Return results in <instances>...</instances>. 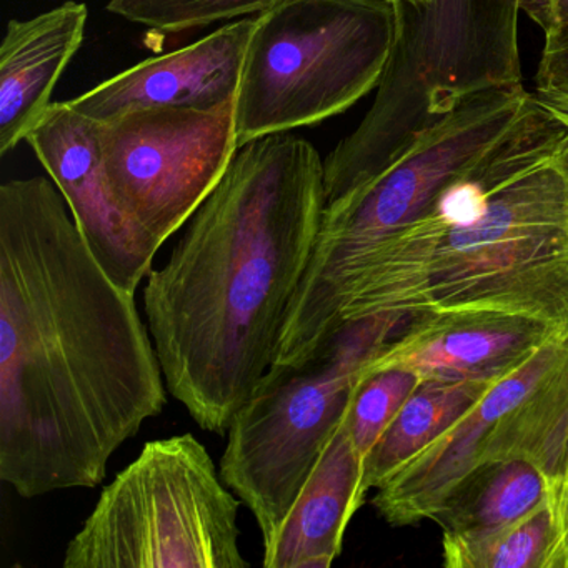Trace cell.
Returning <instances> with one entry per match:
<instances>
[{
  "instance_id": "obj_1",
  "label": "cell",
  "mask_w": 568,
  "mask_h": 568,
  "mask_svg": "<svg viewBox=\"0 0 568 568\" xmlns=\"http://www.w3.org/2000/svg\"><path fill=\"white\" fill-rule=\"evenodd\" d=\"M135 294L115 284L58 185L0 187V480L22 498L104 481L168 404Z\"/></svg>"
},
{
  "instance_id": "obj_2",
  "label": "cell",
  "mask_w": 568,
  "mask_h": 568,
  "mask_svg": "<svg viewBox=\"0 0 568 568\" xmlns=\"http://www.w3.org/2000/svg\"><path fill=\"white\" fill-rule=\"evenodd\" d=\"M325 205L311 142L255 139L149 274L145 318L168 392L204 430L227 434L274 365Z\"/></svg>"
},
{
  "instance_id": "obj_3",
  "label": "cell",
  "mask_w": 568,
  "mask_h": 568,
  "mask_svg": "<svg viewBox=\"0 0 568 568\" xmlns=\"http://www.w3.org/2000/svg\"><path fill=\"white\" fill-rule=\"evenodd\" d=\"M491 311L568 335V129L530 108L407 227L355 264L338 325Z\"/></svg>"
},
{
  "instance_id": "obj_4",
  "label": "cell",
  "mask_w": 568,
  "mask_h": 568,
  "mask_svg": "<svg viewBox=\"0 0 568 568\" xmlns=\"http://www.w3.org/2000/svg\"><path fill=\"white\" fill-rule=\"evenodd\" d=\"M521 2L395 4L397 34L374 104L324 161L327 204L371 181L428 125L464 102L524 88L518 51Z\"/></svg>"
},
{
  "instance_id": "obj_5",
  "label": "cell",
  "mask_w": 568,
  "mask_h": 568,
  "mask_svg": "<svg viewBox=\"0 0 568 568\" xmlns=\"http://www.w3.org/2000/svg\"><path fill=\"white\" fill-rule=\"evenodd\" d=\"M534 98L520 88L464 102L428 125L371 181L325 205L274 365L304 364L341 331L338 297L355 264L420 217L452 181L514 128Z\"/></svg>"
},
{
  "instance_id": "obj_6",
  "label": "cell",
  "mask_w": 568,
  "mask_h": 568,
  "mask_svg": "<svg viewBox=\"0 0 568 568\" xmlns=\"http://www.w3.org/2000/svg\"><path fill=\"white\" fill-rule=\"evenodd\" d=\"M395 34L390 0H281L262 12L235 99L239 149L348 111L381 84Z\"/></svg>"
},
{
  "instance_id": "obj_7",
  "label": "cell",
  "mask_w": 568,
  "mask_h": 568,
  "mask_svg": "<svg viewBox=\"0 0 568 568\" xmlns=\"http://www.w3.org/2000/svg\"><path fill=\"white\" fill-rule=\"evenodd\" d=\"M412 315L381 312L345 322L304 364L272 365L227 430L221 475L254 514L268 544L344 417L368 362Z\"/></svg>"
},
{
  "instance_id": "obj_8",
  "label": "cell",
  "mask_w": 568,
  "mask_h": 568,
  "mask_svg": "<svg viewBox=\"0 0 568 568\" xmlns=\"http://www.w3.org/2000/svg\"><path fill=\"white\" fill-rule=\"evenodd\" d=\"M241 504L194 435L148 442L104 487L62 567H248Z\"/></svg>"
},
{
  "instance_id": "obj_9",
  "label": "cell",
  "mask_w": 568,
  "mask_h": 568,
  "mask_svg": "<svg viewBox=\"0 0 568 568\" xmlns=\"http://www.w3.org/2000/svg\"><path fill=\"white\" fill-rule=\"evenodd\" d=\"M98 124L112 194L158 248L187 224L239 151L235 104L145 109Z\"/></svg>"
},
{
  "instance_id": "obj_10",
  "label": "cell",
  "mask_w": 568,
  "mask_h": 568,
  "mask_svg": "<svg viewBox=\"0 0 568 568\" xmlns=\"http://www.w3.org/2000/svg\"><path fill=\"white\" fill-rule=\"evenodd\" d=\"M26 141L68 202L82 237L109 277L135 294L159 248L112 194L102 164L99 124L55 102Z\"/></svg>"
},
{
  "instance_id": "obj_11",
  "label": "cell",
  "mask_w": 568,
  "mask_h": 568,
  "mask_svg": "<svg viewBox=\"0 0 568 568\" xmlns=\"http://www.w3.org/2000/svg\"><path fill=\"white\" fill-rule=\"evenodd\" d=\"M568 335L541 345L517 371L495 382L447 432L377 488L374 507L394 527L434 520L448 495L481 464L498 422L564 358Z\"/></svg>"
},
{
  "instance_id": "obj_12",
  "label": "cell",
  "mask_w": 568,
  "mask_h": 568,
  "mask_svg": "<svg viewBox=\"0 0 568 568\" xmlns=\"http://www.w3.org/2000/svg\"><path fill=\"white\" fill-rule=\"evenodd\" d=\"M557 335L564 334L525 315L424 312L412 315L365 368H404L422 381H498Z\"/></svg>"
},
{
  "instance_id": "obj_13",
  "label": "cell",
  "mask_w": 568,
  "mask_h": 568,
  "mask_svg": "<svg viewBox=\"0 0 568 568\" xmlns=\"http://www.w3.org/2000/svg\"><path fill=\"white\" fill-rule=\"evenodd\" d=\"M255 18L225 26L187 48L149 59L69 101L95 122L145 109L217 111L235 104Z\"/></svg>"
},
{
  "instance_id": "obj_14",
  "label": "cell",
  "mask_w": 568,
  "mask_h": 568,
  "mask_svg": "<svg viewBox=\"0 0 568 568\" xmlns=\"http://www.w3.org/2000/svg\"><path fill=\"white\" fill-rule=\"evenodd\" d=\"M365 457L342 417L285 520L264 545L265 568H328L364 505Z\"/></svg>"
},
{
  "instance_id": "obj_15",
  "label": "cell",
  "mask_w": 568,
  "mask_h": 568,
  "mask_svg": "<svg viewBox=\"0 0 568 568\" xmlns=\"http://www.w3.org/2000/svg\"><path fill=\"white\" fill-rule=\"evenodd\" d=\"M88 24V6L64 2L29 21H11L0 48V155L28 139L52 105Z\"/></svg>"
},
{
  "instance_id": "obj_16",
  "label": "cell",
  "mask_w": 568,
  "mask_h": 568,
  "mask_svg": "<svg viewBox=\"0 0 568 568\" xmlns=\"http://www.w3.org/2000/svg\"><path fill=\"white\" fill-rule=\"evenodd\" d=\"M524 460L547 484L558 531L560 567L568 568V351L491 432L481 464Z\"/></svg>"
},
{
  "instance_id": "obj_17",
  "label": "cell",
  "mask_w": 568,
  "mask_h": 568,
  "mask_svg": "<svg viewBox=\"0 0 568 568\" xmlns=\"http://www.w3.org/2000/svg\"><path fill=\"white\" fill-rule=\"evenodd\" d=\"M547 505V484L524 460L477 465L448 495L434 520L442 544H470L498 534Z\"/></svg>"
},
{
  "instance_id": "obj_18",
  "label": "cell",
  "mask_w": 568,
  "mask_h": 568,
  "mask_svg": "<svg viewBox=\"0 0 568 568\" xmlns=\"http://www.w3.org/2000/svg\"><path fill=\"white\" fill-rule=\"evenodd\" d=\"M498 381H422L365 457V487H381L434 444Z\"/></svg>"
},
{
  "instance_id": "obj_19",
  "label": "cell",
  "mask_w": 568,
  "mask_h": 568,
  "mask_svg": "<svg viewBox=\"0 0 568 568\" xmlns=\"http://www.w3.org/2000/svg\"><path fill=\"white\" fill-rule=\"evenodd\" d=\"M447 568H561L558 531L548 505L490 537L442 544Z\"/></svg>"
},
{
  "instance_id": "obj_20",
  "label": "cell",
  "mask_w": 568,
  "mask_h": 568,
  "mask_svg": "<svg viewBox=\"0 0 568 568\" xmlns=\"http://www.w3.org/2000/svg\"><path fill=\"white\" fill-rule=\"evenodd\" d=\"M420 382L418 375L404 368H365L344 414L352 440L364 457H367Z\"/></svg>"
},
{
  "instance_id": "obj_21",
  "label": "cell",
  "mask_w": 568,
  "mask_h": 568,
  "mask_svg": "<svg viewBox=\"0 0 568 568\" xmlns=\"http://www.w3.org/2000/svg\"><path fill=\"white\" fill-rule=\"evenodd\" d=\"M281 0H111L108 11L155 32L179 34L239 16L262 14Z\"/></svg>"
},
{
  "instance_id": "obj_22",
  "label": "cell",
  "mask_w": 568,
  "mask_h": 568,
  "mask_svg": "<svg viewBox=\"0 0 568 568\" xmlns=\"http://www.w3.org/2000/svg\"><path fill=\"white\" fill-rule=\"evenodd\" d=\"M545 45L535 75L537 101L568 108V24L544 32Z\"/></svg>"
},
{
  "instance_id": "obj_23",
  "label": "cell",
  "mask_w": 568,
  "mask_h": 568,
  "mask_svg": "<svg viewBox=\"0 0 568 568\" xmlns=\"http://www.w3.org/2000/svg\"><path fill=\"white\" fill-rule=\"evenodd\" d=\"M521 11L544 32L568 24V0H524Z\"/></svg>"
},
{
  "instance_id": "obj_24",
  "label": "cell",
  "mask_w": 568,
  "mask_h": 568,
  "mask_svg": "<svg viewBox=\"0 0 568 568\" xmlns=\"http://www.w3.org/2000/svg\"><path fill=\"white\" fill-rule=\"evenodd\" d=\"M544 105L547 111H550L551 114L555 115V118L558 119V121L561 122V124L565 125V128L568 129V108H558V105Z\"/></svg>"
},
{
  "instance_id": "obj_25",
  "label": "cell",
  "mask_w": 568,
  "mask_h": 568,
  "mask_svg": "<svg viewBox=\"0 0 568 568\" xmlns=\"http://www.w3.org/2000/svg\"><path fill=\"white\" fill-rule=\"evenodd\" d=\"M390 2H394V4L425 6L430 0H390Z\"/></svg>"
}]
</instances>
